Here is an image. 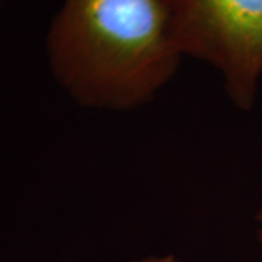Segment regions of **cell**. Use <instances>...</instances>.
<instances>
[{"label": "cell", "mask_w": 262, "mask_h": 262, "mask_svg": "<svg viewBox=\"0 0 262 262\" xmlns=\"http://www.w3.org/2000/svg\"><path fill=\"white\" fill-rule=\"evenodd\" d=\"M256 225H258V241L262 245V206L256 213Z\"/></svg>", "instance_id": "obj_4"}, {"label": "cell", "mask_w": 262, "mask_h": 262, "mask_svg": "<svg viewBox=\"0 0 262 262\" xmlns=\"http://www.w3.org/2000/svg\"><path fill=\"white\" fill-rule=\"evenodd\" d=\"M46 50L57 84L101 111L150 103L184 58L162 0H61Z\"/></svg>", "instance_id": "obj_1"}, {"label": "cell", "mask_w": 262, "mask_h": 262, "mask_svg": "<svg viewBox=\"0 0 262 262\" xmlns=\"http://www.w3.org/2000/svg\"><path fill=\"white\" fill-rule=\"evenodd\" d=\"M184 57L211 66L237 110L255 105L262 80V0H162Z\"/></svg>", "instance_id": "obj_2"}, {"label": "cell", "mask_w": 262, "mask_h": 262, "mask_svg": "<svg viewBox=\"0 0 262 262\" xmlns=\"http://www.w3.org/2000/svg\"><path fill=\"white\" fill-rule=\"evenodd\" d=\"M133 262H177V259L172 255H151V256H146L143 259Z\"/></svg>", "instance_id": "obj_3"}]
</instances>
